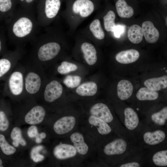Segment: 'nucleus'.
Here are the masks:
<instances>
[{"label": "nucleus", "instance_id": "obj_6", "mask_svg": "<svg viewBox=\"0 0 167 167\" xmlns=\"http://www.w3.org/2000/svg\"><path fill=\"white\" fill-rule=\"evenodd\" d=\"M75 39L80 44V49L83 57L87 64H95L97 59V51L91 41L79 31L76 33Z\"/></svg>", "mask_w": 167, "mask_h": 167}, {"label": "nucleus", "instance_id": "obj_36", "mask_svg": "<svg viewBox=\"0 0 167 167\" xmlns=\"http://www.w3.org/2000/svg\"><path fill=\"white\" fill-rule=\"evenodd\" d=\"M9 126V122L4 112L0 111V131H5Z\"/></svg>", "mask_w": 167, "mask_h": 167}, {"label": "nucleus", "instance_id": "obj_38", "mask_svg": "<svg viewBox=\"0 0 167 167\" xmlns=\"http://www.w3.org/2000/svg\"><path fill=\"white\" fill-rule=\"evenodd\" d=\"M28 136L31 138H36L40 136L37 128L35 126H32L29 127L28 131Z\"/></svg>", "mask_w": 167, "mask_h": 167}, {"label": "nucleus", "instance_id": "obj_14", "mask_svg": "<svg viewBox=\"0 0 167 167\" xmlns=\"http://www.w3.org/2000/svg\"><path fill=\"white\" fill-rule=\"evenodd\" d=\"M53 153L56 158L64 160L75 156L77 152L73 145L61 143L54 147Z\"/></svg>", "mask_w": 167, "mask_h": 167}, {"label": "nucleus", "instance_id": "obj_4", "mask_svg": "<svg viewBox=\"0 0 167 167\" xmlns=\"http://www.w3.org/2000/svg\"><path fill=\"white\" fill-rule=\"evenodd\" d=\"M35 23L31 17L24 15L19 16L13 21L12 31L14 37L19 40L26 38L34 31Z\"/></svg>", "mask_w": 167, "mask_h": 167}, {"label": "nucleus", "instance_id": "obj_22", "mask_svg": "<svg viewBox=\"0 0 167 167\" xmlns=\"http://www.w3.org/2000/svg\"><path fill=\"white\" fill-rule=\"evenodd\" d=\"M97 89V86L95 82H88L79 86L76 89V92L81 96H91L96 93Z\"/></svg>", "mask_w": 167, "mask_h": 167}, {"label": "nucleus", "instance_id": "obj_21", "mask_svg": "<svg viewBox=\"0 0 167 167\" xmlns=\"http://www.w3.org/2000/svg\"><path fill=\"white\" fill-rule=\"evenodd\" d=\"M166 136L165 132L161 130L153 132H147L143 135V139L146 144L150 145L157 144L163 142Z\"/></svg>", "mask_w": 167, "mask_h": 167}, {"label": "nucleus", "instance_id": "obj_43", "mask_svg": "<svg viewBox=\"0 0 167 167\" xmlns=\"http://www.w3.org/2000/svg\"><path fill=\"white\" fill-rule=\"evenodd\" d=\"M21 1H23L24 0H20ZM26 2L28 3H29L32 2L33 0H25Z\"/></svg>", "mask_w": 167, "mask_h": 167}, {"label": "nucleus", "instance_id": "obj_35", "mask_svg": "<svg viewBox=\"0 0 167 167\" xmlns=\"http://www.w3.org/2000/svg\"><path fill=\"white\" fill-rule=\"evenodd\" d=\"M43 147L41 146H39L33 148L31 152V156L33 161L36 162L41 161L44 158L43 155L39 154V151L41 150Z\"/></svg>", "mask_w": 167, "mask_h": 167}, {"label": "nucleus", "instance_id": "obj_5", "mask_svg": "<svg viewBox=\"0 0 167 167\" xmlns=\"http://www.w3.org/2000/svg\"><path fill=\"white\" fill-rule=\"evenodd\" d=\"M25 66L17 63L13 69L8 80V87L11 93L15 96L21 95L25 91Z\"/></svg>", "mask_w": 167, "mask_h": 167}, {"label": "nucleus", "instance_id": "obj_2", "mask_svg": "<svg viewBox=\"0 0 167 167\" xmlns=\"http://www.w3.org/2000/svg\"><path fill=\"white\" fill-rule=\"evenodd\" d=\"M45 36L44 41L39 45L35 52L34 63L37 64L50 61L57 57L61 51L62 42L70 36L68 33L54 31L47 33Z\"/></svg>", "mask_w": 167, "mask_h": 167}, {"label": "nucleus", "instance_id": "obj_26", "mask_svg": "<svg viewBox=\"0 0 167 167\" xmlns=\"http://www.w3.org/2000/svg\"><path fill=\"white\" fill-rule=\"evenodd\" d=\"M136 96L139 101H153L158 99L159 93L157 91L152 90L146 87H143L138 90Z\"/></svg>", "mask_w": 167, "mask_h": 167}, {"label": "nucleus", "instance_id": "obj_37", "mask_svg": "<svg viewBox=\"0 0 167 167\" xmlns=\"http://www.w3.org/2000/svg\"><path fill=\"white\" fill-rule=\"evenodd\" d=\"M12 5L11 0H0V11L7 12L11 9Z\"/></svg>", "mask_w": 167, "mask_h": 167}, {"label": "nucleus", "instance_id": "obj_41", "mask_svg": "<svg viewBox=\"0 0 167 167\" xmlns=\"http://www.w3.org/2000/svg\"><path fill=\"white\" fill-rule=\"evenodd\" d=\"M42 139L39 136L36 138V142L37 143H40L41 142Z\"/></svg>", "mask_w": 167, "mask_h": 167}, {"label": "nucleus", "instance_id": "obj_24", "mask_svg": "<svg viewBox=\"0 0 167 167\" xmlns=\"http://www.w3.org/2000/svg\"><path fill=\"white\" fill-rule=\"evenodd\" d=\"M118 15L123 18H129L134 14L133 8L128 5L125 0H118L115 4Z\"/></svg>", "mask_w": 167, "mask_h": 167}, {"label": "nucleus", "instance_id": "obj_15", "mask_svg": "<svg viewBox=\"0 0 167 167\" xmlns=\"http://www.w3.org/2000/svg\"><path fill=\"white\" fill-rule=\"evenodd\" d=\"M142 28L145 40L148 42L153 43L157 41L159 33L152 22L149 21L144 22L142 24Z\"/></svg>", "mask_w": 167, "mask_h": 167}, {"label": "nucleus", "instance_id": "obj_45", "mask_svg": "<svg viewBox=\"0 0 167 167\" xmlns=\"http://www.w3.org/2000/svg\"><path fill=\"white\" fill-rule=\"evenodd\" d=\"M2 49V43L0 39V52L1 51Z\"/></svg>", "mask_w": 167, "mask_h": 167}, {"label": "nucleus", "instance_id": "obj_34", "mask_svg": "<svg viewBox=\"0 0 167 167\" xmlns=\"http://www.w3.org/2000/svg\"><path fill=\"white\" fill-rule=\"evenodd\" d=\"M81 80V77L76 75H69L64 79L63 83L69 88H74L78 86Z\"/></svg>", "mask_w": 167, "mask_h": 167}, {"label": "nucleus", "instance_id": "obj_25", "mask_svg": "<svg viewBox=\"0 0 167 167\" xmlns=\"http://www.w3.org/2000/svg\"><path fill=\"white\" fill-rule=\"evenodd\" d=\"M143 36L142 28L137 24L131 26L127 32V36L132 43L137 44L142 41Z\"/></svg>", "mask_w": 167, "mask_h": 167}, {"label": "nucleus", "instance_id": "obj_8", "mask_svg": "<svg viewBox=\"0 0 167 167\" xmlns=\"http://www.w3.org/2000/svg\"><path fill=\"white\" fill-rule=\"evenodd\" d=\"M79 32L90 41L93 39L101 40L104 39L105 36L100 21L98 19H94L86 27Z\"/></svg>", "mask_w": 167, "mask_h": 167}, {"label": "nucleus", "instance_id": "obj_12", "mask_svg": "<svg viewBox=\"0 0 167 167\" xmlns=\"http://www.w3.org/2000/svg\"><path fill=\"white\" fill-rule=\"evenodd\" d=\"M127 148V143L122 139L118 138L106 145L103 149L105 154L111 156L121 154L124 153Z\"/></svg>", "mask_w": 167, "mask_h": 167}, {"label": "nucleus", "instance_id": "obj_28", "mask_svg": "<svg viewBox=\"0 0 167 167\" xmlns=\"http://www.w3.org/2000/svg\"><path fill=\"white\" fill-rule=\"evenodd\" d=\"M151 119L152 122L157 125H164L167 119V107L165 106L159 111L153 113Z\"/></svg>", "mask_w": 167, "mask_h": 167}, {"label": "nucleus", "instance_id": "obj_39", "mask_svg": "<svg viewBox=\"0 0 167 167\" xmlns=\"http://www.w3.org/2000/svg\"><path fill=\"white\" fill-rule=\"evenodd\" d=\"M124 28L121 25L116 26L115 27L113 32L114 36L117 37H120V35L123 33Z\"/></svg>", "mask_w": 167, "mask_h": 167}, {"label": "nucleus", "instance_id": "obj_16", "mask_svg": "<svg viewBox=\"0 0 167 167\" xmlns=\"http://www.w3.org/2000/svg\"><path fill=\"white\" fill-rule=\"evenodd\" d=\"M139 51L134 49L121 51L115 56V59L118 62L122 64H128L136 62L139 58Z\"/></svg>", "mask_w": 167, "mask_h": 167}, {"label": "nucleus", "instance_id": "obj_20", "mask_svg": "<svg viewBox=\"0 0 167 167\" xmlns=\"http://www.w3.org/2000/svg\"><path fill=\"white\" fill-rule=\"evenodd\" d=\"M125 116L124 124L129 130H132L137 126L139 118L136 112L132 108L127 107L124 112Z\"/></svg>", "mask_w": 167, "mask_h": 167}, {"label": "nucleus", "instance_id": "obj_40", "mask_svg": "<svg viewBox=\"0 0 167 167\" xmlns=\"http://www.w3.org/2000/svg\"><path fill=\"white\" fill-rule=\"evenodd\" d=\"M140 165L139 164L136 162H133L126 163L121 165L120 167H139Z\"/></svg>", "mask_w": 167, "mask_h": 167}, {"label": "nucleus", "instance_id": "obj_7", "mask_svg": "<svg viewBox=\"0 0 167 167\" xmlns=\"http://www.w3.org/2000/svg\"><path fill=\"white\" fill-rule=\"evenodd\" d=\"M60 0H45L43 10L39 14L41 24L47 26L55 19L58 15L61 6Z\"/></svg>", "mask_w": 167, "mask_h": 167}, {"label": "nucleus", "instance_id": "obj_23", "mask_svg": "<svg viewBox=\"0 0 167 167\" xmlns=\"http://www.w3.org/2000/svg\"><path fill=\"white\" fill-rule=\"evenodd\" d=\"M88 121L90 124L97 128L98 132L101 135H107L111 131V128L108 123L100 118L91 115Z\"/></svg>", "mask_w": 167, "mask_h": 167}, {"label": "nucleus", "instance_id": "obj_10", "mask_svg": "<svg viewBox=\"0 0 167 167\" xmlns=\"http://www.w3.org/2000/svg\"><path fill=\"white\" fill-rule=\"evenodd\" d=\"M76 122L75 118L73 116L63 117L55 122L53 126L54 130L58 135L67 134L73 129Z\"/></svg>", "mask_w": 167, "mask_h": 167}, {"label": "nucleus", "instance_id": "obj_13", "mask_svg": "<svg viewBox=\"0 0 167 167\" xmlns=\"http://www.w3.org/2000/svg\"><path fill=\"white\" fill-rule=\"evenodd\" d=\"M46 114L44 108L40 105H36L32 108L25 117V122L28 124L35 125L41 123Z\"/></svg>", "mask_w": 167, "mask_h": 167}, {"label": "nucleus", "instance_id": "obj_18", "mask_svg": "<svg viewBox=\"0 0 167 167\" xmlns=\"http://www.w3.org/2000/svg\"><path fill=\"white\" fill-rule=\"evenodd\" d=\"M144 86L154 91H158L165 89L167 87V75L148 79L144 82Z\"/></svg>", "mask_w": 167, "mask_h": 167}, {"label": "nucleus", "instance_id": "obj_19", "mask_svg": "<svg viewBox=\"0 0 167 167\" xmlns=\"http://www.w3.org/2000/svg\"><path fill=\"white\" fill-rule=\"evenodd\" d=\"M70 139L77 152L82 155L87 153L88 147L85 142L84 136L81 133L75 132L71 135Z\"/></svg>", "mask_w": 167, "mask_h": 167}, {"label": "nucleus", "instance_id": "obj_46", "mask_svg": "<svg viewBox=\"0 0 167 167\" xmlns=\"http://www.w3.org/2000/svg\"></svg>", "mask_w": 167, "mask_h": 167}, {"label": "nucleus", "instance_id": "obj_11", "mask_svg": "<svg viewBox=\"0 0 167 167\" xmlns=\"http://www.w3.org/2000/svg\"><path fill=\"white\" fill-rule=\"evenodd\" d=\"M90 113L91 115L100 118L107 123L112 122L113 116L108 106L102 103H96L90 109Z\"/></svg>", "mask_w": 167, "mask_h": 167}, {"label": "nucleus", "instance_id": "obj_33", "mask_svg": "<svg viewBox=\"0 0 167 167\" xmlns=\"http://www.w3.org/2000/svg\"><path fill=\"white\" fill-rule=\"evenodd\" d=\"M0 147L3 152L7 155H12L16 151V149L8 143L4 136L1 134H0Z\"/></svg>", "mask_w": 167, "mask_h": 167}, {"label": "nucleus", "instance_id": "obj_32", "mask_svg": "<svg viewBox=\"0 0 167 167\" xmlns=\"http://www.w3.org/2000/svg\"><path fill=\"white\" fill-rule=\"evenodd\" d=\"M78 67L75 64L67 61L62 62L57 67V71L61 74H65L77 69Z\"/></svg>", "mask_w": 167, "mask_h": 167}, {"label": "nucleus", "instance_id": "obj_44", "mask_svg": "<svg viewBox=\"0 0 167 167\" xmlns=\"http://www.w3.org/2000/svg\"><path fill=\"white\" fill-rule=\"evenodd\" d=\"M3 163L2 160L0 158V167H3Z\"/></svg>", "mask_w": 167, "mask_h": 167}, {"label": "nucleus", "instance_id": "obj_27", "mask_svg": "<svg viewBox=\"0 0 167 167\" xmlns=\"http://www.w3.org/2000/svg\"><path fill=\"white\" fill-rule=\"evenodd\" d=\"M116 16L112 10L109 11L103 16L104 26L105 30L107 32H113L116 26L115 23Z\"/></svg>", "mask_w": 167, "mask_h": 167}, {"label": "nucleus", "instance_id": "obj_29", "mask_svg": "<svg viewBox=\"0 0 167 167\" xmlns=\"http://www.w3.org/2000/svg\"><path fill=\"white\" fill-rule=\"evenodd\" d=\"M17 59L13 61L6 58L0 59V78L14 68L17 63Z\"/></svg>", "mask_w": 167, "mask_h": 167}, {"label": "nucleus", "instance_id": "obj_42", "mask_svg": "<svg viewBox=\"0 0 167 167\" xmlns=\"http://www.w3.org/2000/svg\"><path fill=\"white\" fill-rule=\"evenodd\" d=\"M40 137L42 139L45 138L46 137V134L44 132H42L39 134Z\"/></svg>", "mask_w": 167, "mask_h": 167}, {"label": "nucleus", "instance_id": "obj_9", "mask_svg": "<svg viewBox=\"0 0 167 167\" xmlns=\"http://www.w3.org/2000/svg\"><path fill=\"white\" fill-rule=\"evenodd\" d=\"M63 92V87L56 80H53L45 86L43 95L45 101L51 103L59 98Z\"/></svg>", "mask_w": 167, "mask_h": 167}, {"label": "nucleus", "instance_id": "obj_30", "mask_svg": "<svg viewBox=\"0 0 167 167\" xmlns=\"http://www.w3.org/2000/svg\"><path fill=\"white\" fill-rule=\"evenodd\" d=\"M11 138L13 140V144L16 147H18L20 144L23 146H25L26 143L22 136L21 129L15 127L12 129L11 133Z\"/></svg>", "mask_w": 167, "mask_h": 167}, {"label": "nucleus", "instance_id": "obj_1", "mask_svg": "<svg viewBox=\"0 0 167 167\" xmlns=\"http://www.w3.org/2000/svg\"><path fill=\"white\" fill-rule=\"evenodd\" d=\"M95 6L91 0H75L60 14L68 26V33L71 36L77 28L93 12Z\"/></svg>", "mask_w": 167, "mask_h": 167}, {"label": "nucleus", "instance_id": "obj_17", "mask_svg": "<svg viewBox=\"0 0 167 167\" xmlns=\"http://www.w3.org/2000/svg\"><path fill=\"white\" fill-rule=\"evenodd\" d=\"M133 89V85L131 82L126 79H122L117 85L118 96L121 100H127L132 95Z\"/></svg>", "mask_w": 167, "mask_h": 167}, {"label": "nucleus", "instance_id": "obj_31", "mask_svg": "<svg viewBox=\"0 0 167 167\" xmlns=\"http://www.w3.org/2000/svg\"><path fill=\"white\" fill-rule=\"evenodd\" d=\"M152 160L154 164L157 166H167V150H164L157 152L153 155Z\"/></svg>", "mask_w": 167, "mask_h": 167}, {"label": "nucleus", "instance_id": "obj_3", "mask_svg": "<svg viewBox=\"0 0 167 167\" xmlns=\"http://www.w3.org/2000/svg\"><path fill=\"white\" fill-rule=\"evenodd\" d=\"M33 66L25 67V91L30 95L36 94L41 91L42 80L39 70V65L34 63Z\"/></svg>", "mask_w": 167, "mask_h": 167}]
</instances>
